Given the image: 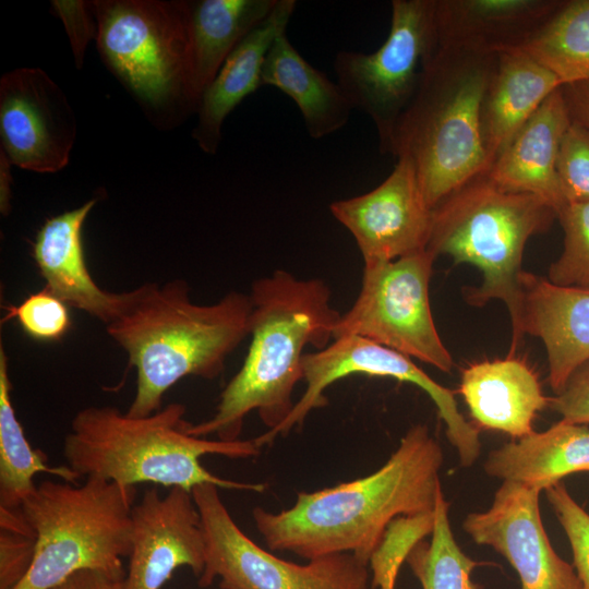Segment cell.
Segmentation results:
<instances>
[{"label": "cell", "mask_w": 589, "mask_h": 589, "mask_svg": "<svg viewBox=\"0 0 589 589\" xmlns=\"http://www.w3.org/2000/svg\"><path fill=\"white\" fill-rule=\"evenodd\" d=\"M262 82L296 103L309 135L316 140L344 128L353 110L339 84L311 65L286 33L275 39L265 57Z\"/></svg>", "instance_id": "obj_26"}, {"label": "cell", "mask_w": 589, "mask_h": 589, "mask_svg": "<svg viewBox=\"0 0 589 589\" xmlns=\"http://www.w3.org/2000/svg\"><path fill=\"white\" fill-rule=\"evenodd\" d=\"M97 199L48 217L32 243V256L45 280V287L70 308L101 321L105 326L132 304L137 287L124 292L101 289L88 271L83 227Z\"/></svg>", "instance_id": "obj_17"}, {"label": "cell", "mask_w": 589, "mask_h": 589, "mask_svg": "<svg viewBox=\"0 0 589 589\" xmlns=\"http://www.w3.org/2000/svg\"><path fill=\"white\" fill-rule=\"evenodd\" d=\"M69 308L43 288L28 294L17 305H7L2 323L15 320L28 337L38 341H58L72 325Z\"/></svg>", "instance_id": "obj_32"}, {"label": "cell", "mask_w": 589, "mask_h": 589, "mask_svg": "<svg viewBox=\"0 0 589 589\" xmlns=\"http://www.w3.org/2000/svg\"><path fill=\"white\" fill-rule=\"evenodd\" d=\"M1 149L25 170L57 172L76 136L74 112L62 89L39 68H19L0 81Z\"/></svg>", "instance_id": "obj_13"}, {"label": "cell", "mask_w": 589, "mask_h": 589, "mask_svg": "<svg viewBox=\"0 0 589 589\" xmlns=\"http://www.w3.org/2000/svg\"><path fill=\"white\" fill-rule=\"evenodd\" d=\"M496 60L436 45L392 133L384 154L410 159L431 209L490 169L481 111Z\"/></svg>", "instance_id": "obj_5"}, {"label": "cell", "mask_w": 589, "mask_h": 589, "mask_svg": "<svg viewBox=\"0 0 589 589\" xmlns=\"http://www.w3.org/2000/svg\"><path fill=\"white\" fill-rule=\"evenodd\" d=\"M490 477L545 491L576 472H589V428L561 419L492 450L483 465Z\"/></svg>", "instance_id": "obj_24"}, {"label": "cell", "mask_w": 589, "mask_h": 589, "mask_svg": "<svg viewBox=\"0 0 589 589\" xmlns=\"http://www.w3.org/2000/svg\"><path fill=\"white\" fill-rule=\"evenodd\" d=\"M540 491L503 481L485 512L470 513L465 532L503 555L516 570L520 589H582L577 573L553 549L542 524Z\"/></svg>", "instance_id": "obj_14"}, {"label": "cell", "mask_w": 589, "mask_h": 589, "mask_svg": "<svg viewBox=\"0 0 589 589\" xmlns=\"http://www.w3.org/2000/svg\"><path fill=\"white\" fill-rule=\"evenodd\" d=\"M434 512L401 516L394 519L372 554L369 565L372 573V589L394 586L399 569L413 546L431 534Z\"/></svg>", "instance_id": "obj_31"}, {"label": "cell", "mask_w": 589, "mask_h": 589, "mask_svg": "<svg viewBox=\"0 0 589 589\" xmlns=\"http://www.w3.org/2000/svg\"><path fill=\"white\" fill-rule=\"evenodd\" d=\"M382 589H395L394 587H386V588H382Z\"/></svg>", "instance_id": "obj_41"}, {"label": "cell", "mask_w": 589, "mask_h": 589, "mask_svg": "<svg viewBox=\"0 0 589 589\" xmlns=\"http://www.w3.org/2000/svg\"><path fill=\"white\" fill-rule=\"evenodd\" d=\"M570 122L561 87L542 103L485 175L504 191L540 197L557 215L566 201L556 165L561 142Z\"/></svg>", "instance_id": "obj_20"}, {"label": "cell", "mask_w": 589, "mask_h": 589, "mask_svg": "<svg viewBox=\"0 0 589 589\" xmlns=\"http://www.w3.org/2000/svg\"><path fill=\"white\" fill-rule=\"evenodd\" d=\"M556 169L566 204L589 202V130L576 121L563 135Z\"/></svg>", "instance_id": "obj_34"}, {"label": "cell", "mask_w": 589, "mask_h": 589, "mask_svg": "<svg viewBox=\"0 0 589 589\" xmlns=\"http://www.w3.org/2000/svg\"><path fill=\"white\" fill-rule=\"evenodd\" d=\"M562 91L572 120L589 130V82L564 85Z\"/></svg>", "instance_id": "obj_39"}, {"label": "cell", "mask_w": 589, "mask_h": 589, "mask_svg": "<svg viewBox=\"0 0 589 589\" xmlns=\"http://www.w3.org/2000/svg\"><path fill=\"white\" fill-rule=\"evenodd\" d=\"M519 49L550 70L562 86L589 82V0L563 1Z\"/></svg>", "instance_id": "obj_28"}, {"label": "cell", "mask_w": 589, "mask_h": 589, "mask_svg": "<svg viewBox=\"0 0 589 589\" xmlns=\"http://www.w3.org/2000/svg\"><path fill=\"white\" fill-rule=\"evenodd\" d=\"M545 495L568 538L581 587L589 589V514L573 498L562 481L546 489Z\"/></svg>", "instance_id": "obj_35"}, {"label": "cell", "mask_w": 589, "mask_h": 589, "mask_svg": "<svg viewBox=\"0 0 589 589\" xmlns=\"http://www.w3.org/2000/svg\"><path fill=\"white\" fill-rule=\"evenodd\" d=\"M434 8L435 0H393L383 45L371 53L342 50L334 59L337 83L353 109L373 121L383 154L436 48Z\"/></svg>", "instance_id": "obj_11"}, {"label": "cell", "mask_w": 589, "mask_h": 589, "mask_svg": "<svg viewBox=\"0 0 589 589\" xmlns=\"http://www.w3.org/2000/svg\"><path fill=\"white\" fill-rule=\"evenodd\" d=\"M459 389L478 430L500 431L516 440L534 431L533 421L550 400L537 373L514 354L469 364Z\"/></svg>", "instance_id": "obj_21"}, {"label": "cell", "mask_w": 589, "mask_h": 589, "mask_svg": "<svg viewBox=\"0 0 589 589\" xmlns=\"http://www.w3.org/2000/svg\"><path fill=\"white\" fill-rule=\"evenodd\" d=\"M563 249L546 279L557 286L589 288V202L566 204L557 214Z\"/></svg>", "instance_id": "obj_30"}, {"label": "cell", "mask_w": 589, "mask_h": 589, "mask_svg": "<svg viewBox=\"0 0 589 589\" xmlns=\"http://www.w3.org/2000/svg\"><path fill=\"white\" fill-rule=\"evenodd\" d=\"M366 589H372V588L369 587V588H366Z\"/></svg>", "instance_id": "obj_42"}, {"label": "cell", "mask_w": 589, "mask_h": 589, "mask_svg": "<svg viewBox=\"0 0 589 589\" xmlns=\"http://www.w3.org/2000/svg\"><path fill=\"white\" fill-rule=\"evenodd\" d=\"M449 504L443 491L434 507V525L429 542H418L407 556L422 589H481L472 581V570L481 563L466 555L457 544L448 519Z\"/></svg>", "instance_id": "obj_29"}, {"label": "cell", "mask_w": 589, "mask_h": 589, "mask_svg": "<svg viewBox=\"0 0 589 589\" xmlns=\"http://www.w3.org/2000/svg\"><path fill=\"white\" fill-rule=\"evenodd\" d=\"M185 407L171 402L146 417L113 406H91L72 419L63 441L67 466L80 477L134 485L154 483L192 492L201 484L263 492V483L220 478L201 462L204 455L244 459L260 454L253 440L221 441L187 432Z\"/></svg>", "instance_id": "obj_4"}, {"label": "cell", "mask_w": 589, "mask_h": 589, "mask_svg": "<svg viewBox=\"0 0 589 589\" xmlns=\"http://www.w3.org/2000/svg\"><path fill=\"white\" fill-rule=\"evenodd\" d=\"M560 80L522 49L497 55L483 99L481 127L490 168Z\"/></svg>", "instance_id": "obj_23"}, {"label": "cell", "mask_w": 589, "mask_h": 589, "mask_svg": "<svg viewBox=\"0 0 589 589\" xmlns=\"http://www.w3.org/2000/svg\"><path fill=\"white\" fill-rule=\"evenodd\" d=\"M9 361L0 347V508L19 509L34 492L33 479L48 473L67 482H77L80 476L70 467L50 466L47 456L34 449L16 417L12 401Z\"/></svg>", "instance_id": "obj_27"}, {"label": "cell", "mask_w": 589, "mask_h": 589, "mask_svg": "<svg viewBox=\"0 0 589 589\" xmlns=\"http://www.w3.org/2000/svg\"><path fill=\"white\" fill-rule=\"evenodd\" d=\"M549 407L563 420L589 424V360L572 373L557 394L550 397Z\"/></svg>", "instance_id": "obj_37"}, {"label": "cell", "mask_w": 589, "mask_h": 589, "mask_svg": "<svg viewBox=\"0 0 589 589\" xmlns=\"http://www.w3.org/2000/svg\"><path fill=\"white\" fill-rule=\"evenodd\" d=\"M519 335L539 338L546 352L548 381L557 394L589 360V288L563 287L546 277L521 276Z\"/></svg>", "instance_id": "obj_18"}, {"label": "cell", "mask_w": 589, "mask_h": 589, "mask_svg": "<svg viewBox=\"0 0 589 589\" xmlns=\"http://www.w3.org/2000/svg\"><path fill=\"white\" fill-rule=\"evenodd\" d=\"M10 161L5 153L0 149V209L2 215H8L11 208V187L13 183Z\"/></svg>", "instance_id": "obj_40"}, {"label": "cell", "mask_w": 589, "mask_h": 589, "mask_svg": "<svg viewBox=\"0 0 589 589\" xmlns=\"http://www.w3.org/2000/svg\"><path fill=\"white\" fill-rule=\"evenodd\" d=\"M296 5V0H278L272 13L229 55L204 92L192 132L204 153L216 154L227 116L263 85L265 57L275 39L286 33Z\"/></svg>", "instance_id": "obj_22"}, {"label": "cell", "mask_w": 589, "mask_h": 589, "mask_svg": "<svg viewBox=\"0 0 589 589\" xmlns=\"http://www.w3.org/2000/svg\"><path fill=\"white\" fill-rule=\"evenodd\" d=\"M124 575L100 570H83L74 574L52 589H122Z\"/></svg>", "instance_id": "obj_38"}, {"label": "cell", "mask_w": 589, "mask_h": 589, "mask_svg": "<svg viewBox=\"0 0 589 589\" xmlns=\"http://www.w3.org/2000/svg\"><path fill=\"white\" fill-rule=\"evenodd\" d=\"M560 0H435L436 45L482 55L521 48Z\"/></svg>", "instance_id": "obj_19"}, {"label": "cell", "mask_w": 589, "mask_h": 589, "mask_svg": "<svg viewBox=\"0 0 589 589\" xmlns=\"http://www.w3.org/2000/svg\"><path fill=\"white\" fill-rule=\"evenodd\" d=\"M101 59L151 119L173 125L197 110L190 84L188 1L95 0Z\"/></svg>", "instance_id": "obj_8"}, {"label": "cell", "mask_w": 589, "mask_h": 589, "mask_svg": "<svg viewBox=\"0 0 589 589\" xmlns=\"http://www.w3.org/2000/svg\"><path fill=\"white\" fill-rule=\"evenodd\" d=\"M35 534L21 508H0V589H14L28 572Z\"/></svg>", "instance_id": "obj_33"}, {"label": "cell", "mask_w": 589, "mask_h": 589, "mask_svg": "<svg viewBox=\"0 0 589 589\" xmlns=\"http://www.w3.org/2000/svg\"><path fill=\"white\" fill-rule=\"evenodd\" d=\"M357 374L392 377L422 389L445 423L446 436L457 449L460 465L470 467L478 459L481 453L479 430L461 414L454 393L429 376L411 358L358 336L337 337L325 348L305 353L303 395L279 426L254 438L256 445L271 444L277 436L286 435L303 423L309 413L327 404L324 394L327 387Z\"/></svg>", "instance_id": "obj_12"}, {"label": "cell", "mask_w": 589, "mask_h": 589, "mask_svg": "<svg viewBox=\"0 0 589 589\" xmlns=\"http://www.w3.org/2000/svg\"><path fill=\"white\" fill-rule=\"evenodd\" d=\"M557 219L555 209L540 197L508 192L486 175L464 184L432 209L428 250L445 254L456 264L467 263L482 274L479 287L465 291L466 301L483 306L502 301L512 322L509 354L519 335L522 256L534 235L545 232Z\"/></svg>", "instance_id": "obj_6"}, {"label": "cell", "mask_w": 589, "mask_h": 589, "mask_svg": "<svg viewBox=\"0 0 589 589\" xmlns=\"http://www.w3.org/2000/svg\"><path fill=\"white\" fill-rule=\"evenodd\" d=\"M251 310L250 296L239 291L197 304L181 279L139 286L128 310L106 325L136 371L135 395L127 413L156 412L167 390L187 376H219L227 358L250 334Z\"/></svg>", "instance_id": "obj_3"}, {"label": "cell", "mask_w": 589, "mask_h": 589, "mask_svg": "<svg viewBox=\"0 0 589 589\" xmlns=\"http://www.w3.org/2000/svg\"><path fill=\"white\" fill-rule=\"evenodd\" d=\"M249 296L251 342L242 366L223 389L215 413L187 423L191 435L240 440L244 419L253 411L267 430L279 426L296 404L292 393L303 380L304 349L321 350L334 339L340 313L322 279H300L277 269L255 280Z\"/></svg>", "instance_id": "obj_2"}, {"label": "cell", "mask_w": 589, "mask_h": 589, "mask_svg": "<svg viewBox=\"0 0 589 589\" xmlns=\"http://www.w3.org/2000/svg\"><path fill=\"white\" fill-rule=\"evenodd\" d=\"M214 484L192 490L204 538L205 565L200 587L219 579L220 589H366V563L350 553L297 564L257 545L236 524Z\"/></svg>", "instance_id": "obj_10"}, {"label": "cell", "mask_w": 589, "mask_h": 589, "mask_svg": "<svg viewBox=\"0 0 589 589\" xmlns=\"http://www.w3.org/2000/svg\"><path fill=\"white\" fill-rule=\"evenodd\" d=\"M444 455L425 424H414L373 473L314 492H300L278 513L255 507L257 531L274 551L308 561L350 553L369 564L390 522L434 512Z\"/></svg>", "instance_id": "obj_1"}, {"label": "cell", "mask_w": 589, "mask_h": 589, "mask_svg": "<svg viewBox=\"0 0 589 589\" xmlns=\"http://www.w3.org/2000/svg\"><path fill=\"white\" fill-rule=\"evenodd\" d=\"M435 260L426 249L394 261L363 264L359 294L340 314L334 339L365 338L449 373L454 360L436 329L430 304Z\"/></svg>", "instance_id": "obj_9"}, {"label": "cell", "mask_w": 589, "mask_h": 589, "mask_svg": "<svg viewBox=\"0 0 589 589\" xmlns=\"http://www.w3.org/2000/svg\"><path fill=\"white\" fill-rule=\"evenodd\" d=\"M329 211L353 237L363 264L394 261L428 248L432 209L407 157L397 158L380 185L335 201Z\"/></svg>", "instance_id": "obj_15"}, {"label": "cell", "mask_w": 589, "mask_h": 589, "mask_svg": "<svg viewBox=\"0 0 589 589\" xmlns=\"http://www.w3.org/2000/svg\"><path fill=\"white\" fill-rule=\"evenodd\" d=\"M277 1H188L190 84L197 108L226 59L272 13Z\"/></svg>", "instance_id": "obj_25"}, {"label": "cell", "mask_w": 589, "mask_h": 589, "mask_svg": "<svg viewBox=\"0 0 589 589\" xmlns=\"http://www.w3.org/2000/svg\"><path fill=\"white\" fill-rule=\"evenodd\" d=\"M51 5L64 25L75 65L81 68L86 47L92 38L96 39L97 35V23L91 1L53 0Z\"/></svg>", "instance_id": "obj_36"}, {"label": "cell", "mask_w": 589, "mask_h": 589, "mask_svg": "<svg viewBox=\"0 0 589 589\" xmlns=\"http://www.w3.org/2000/svg\"><path fill=\"white\" fill-rule=\"evenodd\" d=\"M135 496L134 485L94 476L36 484L21 506L35 534L34 557L14 589H52L83 570L125 575Z\"/></svg>", "instance_id": "obj_7"}, {"label": "cell", "mask_w": 589, "mask_h": 589, "mask_svg": "<svg viewBox=\"0 0 589 589\" xmlns=\"http://www.w3.org/2000/svg\"><path fill=\"white\" fill-rule=\"evenodd\" d=\"M131 551L122 589H161L173 572L189 567L200 577L205 538L192 492L171 488L161 496L147 489L131 514Z\"/></svg>", "instance_id": "obj_16"}]
</instances>
